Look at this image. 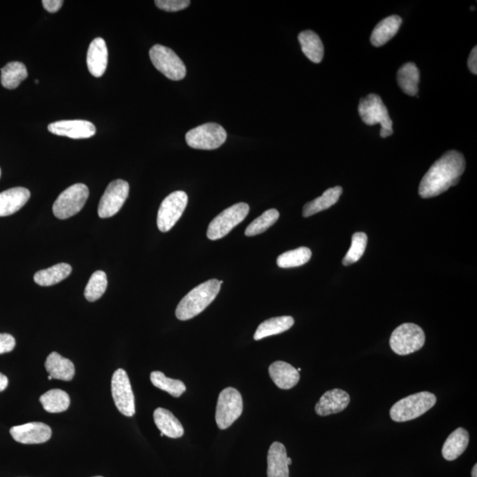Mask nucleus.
<instances>
[{"instance_id":"nucleus-1","label":"nucleus","mask_w":477,"mask_h":477,"mask_svg":"<svg viewBox=\"0 0 477 477\" xmlns=\"http://www.w3.org/2000/svg\"><path fill=\"white\" fill-rule=\"evenodd\" d=\"M466 168L464 156L456 150H449L432 164L424 174L419 186V194L423 198L439 196L451 187L460 182Z\"/></svg>"},{"instance_id":"nucleus-2","label":"nucleus","mask_w":477,"mask_h":477,"mask_svg":"<svg viewBox=\"0 0 477 477\" xmlns=\"http://www.w3.org/2000/svg\"><path fill=\"white\" fill-rule=\"evenodd\" d=\"M223 281L210 280L197 285L179 302L176 309L179 320L186 321L203 312L218 296Z\"/></svg>"},{"instance_id":"nucleus-3","label":"nucleus","mask_w":477,"mask_h":477,"mask_svg":"<svg viewBox=\"0 0 477 477\" xmlns=\"http://www.w3.org/2000/svg\"><path fill=\"white\" fill-rule=\"evenodd\" d=\"M436 402V395L429 392H421L396 402L392 407L390 416L397 423L412 421L431 409Z\"/></svg>"},{"instance_id":"nucleus-4","label":"nucleus","mask_w":477,"mask_h":477,"mask_svg":"<svg viewBox=\"0 0 477 477\" xmlns=\"http://www.w3.org/2000/svg\"><path fill=\"white\" fill-rule=\"evenodd\" d=\"M358 111L361 119L366 125H369V126L380 125L382 138H387L394 134L392 120L389 115L387 106L384 105L379 95L369 94L366 98L361 99Z\"/></svg>"},{"instance_id":"nucleus-5","label":"nucleus","mask_w":477,"mask_h":477,"mask_svg":"<svg viewBox=\"0 0 477 477\" xmlns=\"http://www.w3.org/2000/svg\"><path fill=\"white\" fill-rule=\"evenodd\" d=\"M89 194V188L83 183L69 187L55 201L53 206V214L60 219L71 218L82 211Z\"/></svg>"},{"instance_id":"nucleus-6","label":"nucleus","mask_w":477,"mask_h":477,"mask_svg":"<svg viewBox=\"0 0 477 477\" xmlns=\"http://www.w3.org/2000/svg\"><path fill=\"white\" fill-rule=\"evenodd\" d=\"M425 334L419 325L406 323L392 333L390 346L399 355H407L420 350L424 346Z\"/></svg>"},{"instance_id":"nucleus-7","label":"nucleus","mask_w":477,"mask_h":477,"mask_svg":"<svg viewBox=\"0 0 477 477\" xmlns=\"http://www.w3.org/2000/svg\"><path fill=\"white\" fill-rule=\"evenodd\" d=\"M243 411L242 397L233 387L224 389L220 392L216 409V423L220 429H229Z\"/></svg>"},{"instance_id":"nucleus-8","label":"nucleus","mask_w":477,"mask_h":477,"mask_svg":"<svg viewBox=\"0 0 477 477\" xmlns=\"http://www.w3.org/2000/svg\"><path fill=\"white\" fill-rule=\"evenodd\" d=\"M150 58L154 67L168 79L181 80L185 78L186 65L170 48L161 45L154 46L150 50Z\"/></svg>"},{"instance_id":"nucleus-9","label":"nucleus","mask_w":477,"mask_h":477,"mask_svg":"<svg viewBox=\"0 0 477 477\" xmlns=\"http://www.w3.org/2000/svg\"><path fill=\"white\" fill-rule=\"evenodd\" d=\"M249 212L248 204L238 203L233 205L212 220L209 225L207 237L211 241L225 237L238 224L243 221Z\"/></svg>"},{"instance_id":"nucleus-10","label":"nucleus","mask_w":477,"mask_h":477,"mask_svg":"<svg viewBox=\"0 0 477 477\" xmlns=\"http://www.w3.org/2000/svg\"><path fill=\"white\" fill-rule=\"evenodd\" d=\"M225 128L216 123H206L193 128L187 133L186 142L191 148L216 150L226 141Z\"/></svg>"},{"instance_id":"nucleus-11","label":"nucleus","mask_w":477,"mask_h":477,"mask_svg":"<svg viewBox=\"0 0 477 477\" xmlns=\"http://www.w3.org/2000/svg\"><path fill=\"white\" fill-rule=\"evenodd\" d=\"M188 201V194L184 191H175L166 197L157 214V224L161 232H169L175 226L184 212Z\"/></svg>"},{"instance_id":"nucleus-12","label":"nucleus","mask_w":477,"mask_h":477,"mask_svg":"<svg viewBox=\"0 0 477 477\" xmlns=\"http://www.w3.org/2000/svg\"><path fill=\"white\" fill-rule=\"evenodd\" d=\"M130 194V184L123 179H116L108 186L98 205L101 219L112 218L122 208Z\"/></svg>"},{"instance_id":"nucleus-13","label":"nucleus","mask_w":477,"mask_h":477,"mask_svg":"<svg viewBox=\"0 0 477 477\" xmlns=\"http://www.w3.org/2000/svg\"><path fill=\"white\" fill-rule=\"evenodd\" d=\"M112 394L120 412L128 417L133 416L135 414V396L130 377L122 369H117L113 374Z\"/></svg>"},{"instance_id":"nucleus-14","label":"nucleus","mask_w":477,"mask_h":477,"mask_svg":"<svg viewBox=\"0 0 477 477\" xmlns=\"http://www.w3.org/2000/svg\"><path fill=\"white\" fill-rule=\"evenodd\" d=\"M50 133L71 139H87L93 137L97 132L93 123L88 120H60L49 124Z\"/></svg>"},{"instance_id":"nucleus-15","label":"nucleus","mask_w":477,"mask_h":477,"mask_svg":"<svg viewBox=\"0 0 477 477\" xmlns=\"http://www.w3.org/2000/svg\"><path fill=\"white\" fill-rule=\"evenodd\" d=\"M10 434L17 442L33 445L47 442L51 436V429L46 424L28 423L11 428Z\"/></svg>"},{"instance_id":"nucleus-16","label":"nucleus","mask_w":477,"mask_h":477,"mask_svg":"<svg viewBox=\"0 0 477 477\" xmlns=\"http://www.w3.org/2000/svg\"><path fill=\"white\" fill-rule=\"evenodd\" d=\"M350 403V396L341 389L326 392L315 405V413L320 416L342 412Z\"/></svg>"},{"instance_id":"nucleus-17","label":"nucleus","mask_w":477,"mask_h":477,"mask_svg":"<svg viewBox=\"0 0 477 477\" xmlns=\"http://www.w3.org/2000/svg\"><path fill=\"white\" fill-rule=\"evenodd\" d=\"M267 463L268 477H289V466L292 464V458L288 457L283 444L274 442L271 446Z\"/></svg>"},{"instance_id":"nucleus-18","label":"nucleus","mask_w":477,"mask_h":477,"mask_svg":"<svg viewBox=\"0 0 477 477\" xmlns=\"http://www.w3.org/2000/svg\"><path fill=\"white\" fill-rule=\"evenodd\" d=\"M108 65V49L105 41L97 38L90 43L87 53V65L90 73L97 78L104 75Z\"/></svg>"},{"instance_id":"nucleus-19","label":"nucleus","mask_w":477,"mask_h":477,"mask_svg":"<svg viewBox=\"0 0 477 477\" xmlns=\"http://www.w3.org/2000/svg\"><path fill=\"white\" fill-rule=\"evenodd\" d=\"M31 198V191L27 189H9L0 193V216H6L16 214L24 206Z\"/></svg>"},{"instance_id":"nucleus-20","label":"nucleus","mask_w":477,"mask_h":477,"mask_svg":"<svg viewBox=\"0 0 477 477\" xmlns=\"http://www.w3.org/2000/svg\"><path fill=\"white\" fill-rule=\"evenodd\" d=\"M269 374L274 384L283 390L295 387L300 380V373L295 367L285 362H273L270 366Z\"/></svg>"},{"instance_id":"nucleus-21","label":"nucleus","mask_w":477,"mask_h":477,"mask_svg":"<svg viewBox=\"0 0 477 477\" xmlns=\"http://www.w3.org/2000/svg\"><path fill=\"white\" fill-rule=\"evenodd\" d=\"M154 421L164 436L171 439L182 438L184 435V428L181 421L167 409L159 407L154 411Z\"/></svg>"},{"instance_id":"nucleus-22","label":"nucleus","mask_w":477,"mask_h":477,"mask_svg":"<svg viewBox=\"0 0 477 477\" xmlns=\"http://www.w3.org/2000/svg\"><path fill=\"white\" fill-rule=\"evenodd\" d=\"M46 369L53 379L71 381L75 377V368L73 363L61 357L57 352H53L47 357Z\"/></svg>"},{"instance_id":"nucleus-23","label":"nucleus","mask_w":477,"mask_h":477,"mask_svg":"<svg viewBox=\"0 0 477 477\" xmlns=\"http://www.w3.org/2000/svg\"><path fill=\"white\" fill-rule=\"evenodd\" d=\"M469 434L463 428H458L446 440L442 449L443 457L446 461L456 460L467 449Z\"/></svg>"},{"instance_id":"nucleus-24","label":"nucleus","mask_w":477,"mask_h":477,"mask_svg":"<svg viewBox=\"0 0 477 477\" xmlns=\"http://www.w3.org/2000/svg\"><path fill=\"white\" fill-rule=\"evenodd\" d=\"M402 19L398 16H391L384 18L374 28L370 41L374 46H383L397 34Z\"/></svg>"},{"instance_id":"nucleus-25","label":"nucleus","mask_w":477,"mask_h":477,"mask_svg":"<svg viewBox=\"0 0 477 477\" xmlns=\"http://www.w3.org/2000/svg\"><path fill=\"white\" fill-rule=\"evenodd\" d=\"M343 189L340 186L326 190L320 197H318L317 199L309 201V203L304 205L303 211L304 218H308V216L317 214L318 212L327 210V209L332 207V205L339 201Z\"/></svg>"},{"instance_id":"nucleus-26","label":"nucleus","mask_w":477,"mask_h":477,"mask_svg":"<svg viewBox=\"0 0 477 477\" xmlns=\"http://www.w3.org/2000/svg\"><path fill=\"white\" fill-rule=\"evenodd\" d=\"M299 42L303 53L314 63H320L324 58V45L320 38L312 31L300 32L298 36Z\"/></svg>"},{"instance_id":"nucleus-27","label":"nucleus","mask_w":477,"mask_h":477,"mask_svg":"<svg viewBox=\"0 0 477 477\" xmlns=\"http://www.w3.org/2000/svg\"><path fill=\"white\" fill-rule=\"evenodd\" d=\"M72 273L70 264L61 263L48 268V269L38 271L35 274L34 281L41 286H50L60 283L67 278Z\"/></svg>"},{"instance_id":"nucleus-28","label":"nucleus","mask_w":477,"mask_h":477,"mask_svg":"<svg viewBox=\"0 0 477 477\" xmlns=\"http://www.w3.org/2000/svg\"><path fill=\"white\" fill-rule=\"evenodd\" d=\"M295 324V319L289 315L268 319L258 326L254 335L255 340H260L264 337L278 335L288 331Z\"/></svg>"},{"instance_id":"nucleus-29","label":"nucleus","mask_w":477,"mask_h":477,"mask_svg":"<svg viewBox=\"0 0 477 477\" xmlns=\"http://www.w3.org/2000/svg\"><path fill=\"white\" fill-rule=\"evenodd\" d=\"M420 73L416 64L406 63L399 69L397 80L399 86L403 93L409 95H416L418 93V83H419Z\"/></svg>"},{"instance_id":"nucleus-30","label":"nucleus","mask_w":477,"mask_h":477,"mask_svg":"<svg viewBox=\"0 0 477 477\" xmlns=\"http://www.w3.org/2000/svg\"><path fill=\"white\" fill-rule=\"evenodd\" d=\"M27 77V68L21 62H10L1 68V84L7 90L16 89Z\"/></svg>"},{"instance_id":"nucleus-31","label":"nucleus","mask_w":477,"mask_h":477,"mask_svg":"<svg viewBox=\"0 0 477 477\" xmlns=\"http://www.w3.org/2000/svg\"><path fill=\"white\" fill-rule=\"evenodd\" d=\"M40 402L42 403L43 409L47 412L61 413L68 410L70 405V398L67 392L60 389H53L43 394L40 397Z\"/></svg>"},{"instance_id":"nucleus-32","label":"nucleus","mask_w":477,"mask_h":477,"mask_svg":"<svg viewBox=\"0 0 477 477\" xmlns=\"http://www.w3.org/2000/svg\"><path fill=\"white\" fill-rule=\"evenodd\" d=\"M150 381L154 387L168 392L175 398L181 397L186 392V385L182 381L170 379L160 372H153L150 374Z\"/></svg>"},{"instance_id":"nucleus-33","label":"nucleus","mask_w":477,"mask_h":477,"mask_svg":"<svg viewBox=\"0 0 477 477\" xmlns=\"http://www.w3.org/2000/svg\"><path fill=\"white\" fill-rule=\"evenodd\" d=\"M312 252L309 248L300 247L283 253L278 256L277 264L281 268H295L303 266L310 261Z\"/></svg>"},{"instance_id":"nucleus-34","label":"nucleus","mask_w":477,"mask_h":477,"mask_svg":"<svg viewBox=\"0 0 477 477\" xmlns=\"http://www.w3.org/2000/svg\"><path fill=\"white\" fill-rule=\"evenodd\" d=\"M108 281L105 273L97 271L91 275L89 282L84 291V296L90 303L95 302L101 298L108 288Z\"/></svg>"},{"instance_id":"nucleus-35","label":"nucleus","mask_w":477,"mask_h":477,"mask_svg":"<svg viewBox=\"0 0 477 477\" xmlns=\"http://www.w3.org/2000/svg\"><path fill=\"white\" fill-rule=\"evenodd\" d=\"M280 218V212L275 209H271L256 219L254 221L249 224L245 230V236L248 237L256 236L258 234L266 232L268 229L273 226Z\"/></svg>"},{"instance_id":"nucleus-36","label":"nucleus","mask_w":477,"mask_h":477,"mask_svg":"<svg viewBox=\"0 0 477 477\" xmlns=\"http://www.w3.org/2000/svg\"><path fill=\"white\" fill-rule=\"evenodd\" d=\"M367 243H368V236L365 233H355L352 236L350 251H347V255L343 258V266H350L351 264L358 262L365 254Z\"/></svg>"},{"instance_id":"nucleus-37","label":"nucleus","mask_w":477,"mask_h":477,"mask_svg":"<svg viewBox=\"0 0 477 477\" xmlns=\"http://www.w3.org/2000/svg\"><path fill=\"white\" fill-rule=\"evenodd\" d=\"M189 0H156L155 4L159 9L167 12H178L190 5Z\"/></svg>"},{"instance_id":"nucleus-38","label":"nucleus","mask_w":477,"mask_h":477,"mask_svg":"<svg viewBox=\"0 0 477 477\" xmlns=\"http://www.w3.org/2000/svg\"><path fill=\"white\" fill-rule=\"evenodd\" d=\"M16 340L9 333H0V355L9 353L16 347Z\"/></svg>"},{"instance_id":"nucleus-39","label":"nucleus","mask_w":477,"mask_h":477,"mask_svg":"<svg viewBox=\"0 0 477 477\" xmlns=\"http://www.w3.org/2000/svg\"><path fill=\"white\" fill-rule=\"evenodd\" d=\"M43 6L48 12L53 14L57 13L63 6V0H43Z\"/></svg>"},{"instance_id":"nucleus-40","label":"nucleus","mask_w":477,"mask_h":477,"mask_svg":"<svg viewBox=\"0 0 477 477\" xmlns=\"http://www.w3.org/2000/svg\"><path fill=\"white\" fill-rule=\"evenodd\" d=\"M468 68L474 75L477 73V48L471 51V55L468 57Z\"/></svg>"},{"instance_id":"nucleus-41","label":"nucleus","mask_w":477,"mask_h":477,"mask_svg":"<svg viewBox=\"0 0 477 477\" xmlns=\"http://www.w3.org/2000/svg\"><path fill=\"white\" fill-rule=\"evenodd\" d=\"M7 385H9V379L4 374L0 373V392L5 391Z\"/></svg>"},{"instance_id":"nucleus-42","label":"nucleus","mask_w":477,"mask_h":477,"mask_svg":"<svg viewBox=\"0 0 477 477\" xmlns=\"http://www.w3.org/2000/svg\"><path fill=\"white\" fill-rule=\"evenodd\" d=\"M472 477H477V465L474 466V468L472 469Z\"/></svg>"},{"instance_id":"nucleus-43","label":"nucleus","mask_w":477,"mask_h":477,"mask_svg":"<svg viewBox=\"0 0 477 477\" xmlns=\"http://www.w3.org/2000/svg\"><path fill=\"white\" fill-rule=\"evenodd\" d=\"M48 379L51 380V379H53V377H51V376H49V377H48Z\"/></svg>"},{"instance_id":"nucleus-44","label":"nucleus","mask_w":477,"mask_h":477,"mask_svg":"<svg viewBox=\"0 0 477 477\" xmlns=\"http://www.w3.org/2000/svg\"><path fill=\"white\" fill-rule=\"evenodd\" d=\"M0 177H1V169H0Z\"/></svg>"},{"instance_id":"nucleus-45","label":"nucleus","mask_w":477,"mask_h":477,"mask_svg":"<svg viewBox=\"0 0 477 477\" xmlns=\"http://www.w3.org/2000/svg\"><path fill=\"white\" fill-rule=\"evenodd\" d=\"M94 477H103V476H94Z\"/></svg>"}]
</instances>
